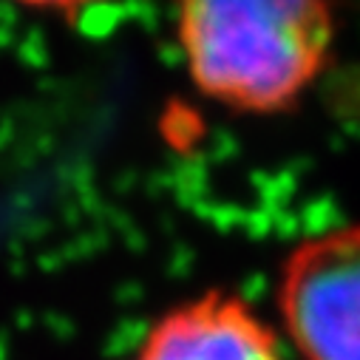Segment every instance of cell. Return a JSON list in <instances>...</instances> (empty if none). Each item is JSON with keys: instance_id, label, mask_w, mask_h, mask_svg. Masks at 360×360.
<instances>
[{"instance_id": "277c9868", "label": "cell", "mask_w": 360, "mask_h": 360, "mask_svg": "<svg viewBox=\"0 0 360 360\" xmlns=\"http://www.w3.org/2000/svg\"><path fill=\"white\" fill-rule=\"evenodd\" d=\"M12 4L34 12H49V15H77L94 4H105V0H12Z\"/></svg>"}, {"instance_id": "3957f363", "label": "cell", "mask_w": 360, "mask_h": 360, "mask_svg": "<svg viewBox=\"0 0 360 360\" xmlns=\"http://www.w3.org/2000/svg\"><path fill=\"white\" fill-rule=\"evenodd\" d=\"M128 360H287V352L244 295L205 290L165 309Z\"/></svg>"}, {"instance_id": "7a4b0ae2", "label": "cell", "mask_w": 360, "mask_h": 360, "mask_svg": "<svg viewBox=\"0 0 360 360\" xmlns=\"http://www.w3.org/2000/svg\"><path fill=\"white\" fill-rule=\"evenodd\" d=\"M276 309L301 360H360V221L307 236L281 258Z\"/></svg>"}, {"instance_id": "6da1fadb", "label": "cell", "mask_w": 360, "mask_h": 360, "mask_svg": "<svg viewBox=\"0 0 360 360\" xmlns=\"http://www.w3.org/2000/svg\"><path fill=\"white\" fill-rule=\"evenodd\" d=\"M173 32L193 88L244 117H278L332 63V0H173Z\"/></svg>"}]
</instances>
